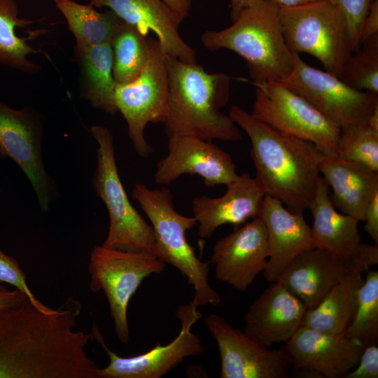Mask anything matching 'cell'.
<instances>
[{
	"instance_id": "obj_1",
	"label": "cell",
	"mask_w": 378,
	"mask_h": 378,
	"mask_svg": "<svg viewBox=\"0 0 378 378\" xmlns=\"http://www.w3.org/2000/svg\"><path fill=\"white\" fill-rule=\"evenodd\" d=\"M228 115L248 135L255 178L265 195L294 213L309 209L320 178L323 152L310 141L284 134L237 105Z\"/></svg>"
},
{
	"instance_id": "obj_2",
	"label": "cell",
	"mask_w": 378,
	"mask_h": 378,
	"mask_svg": "<svg viewBox=\"0 0 378 378\" xmlns=\"http://www.w3.org/2000/svg\"><path fill=\"white\" fill-rule=\"evenodd\" d=\"M165 56L169 94L163 123L167 137L190 135L209 141L241 140L239 127L220 112L230 99V77L208 73L197 63Z\"/></svg>"
},
{
	"instance_id": "obj_3",
	"label": "cell",
	"mask_w": 378,
	"mask_h": 378,
	"mask_svg": "<svg viewBox=\"0 0 378 378\" xmlns=\"http://www.w3.org/2000/svg\"><path fill=\"white\" fill-rule=\"evenodd\" d=\"M232 22L225 29L205 31L201 36L205 48L227 49L240 55L252 83L280 82L290 74L294 52L286 43L278 8L259 0Z\"/></svg>"
},
{
	"instance_id": "obj_4",
	"label": "cell",
	"mask_w": 378,
	"mask_h": 378,
	"mask_svg": "<svg viewBox=\"0 0 378 378\" xmlns=\"http://www.w3.org/2000/svg\"><path fill=\"white\" fill-rule=\"evenodd\" d=\"M132 197L150 221L155 241V256L180 271L195 290L192 300L197 306L218 305L220 295L209 281V262L198 258L186 239V232L197 225L193 216L178 213L173 196L165 186L151 189L136 183Z\"/></svg>"
},
{
	"instance_id": "obj_5",
	"label": "cell",
	"mask_w": 378,
	"mask_h": 378,
	"mask_svg": "<svg viewBox=\"0 0 378 378\" xmlns=\"http://www.w3.org/2000/svg\"><path fill=\"white\" fill-rule=\"evenodd\" d=\"M90 132L97 144L92 186L97 196L105 204L109 218L108 232L102 245L155 255L153 227L132 205L121 182L112 134L101 125L91 127Z\"/></svg>"
},
{
	"instance_id": "obj_6",
	"label": "cell",
	"mask_w": 378,
	"mask_h": 378,
	"mask_svg": "<svg viewBox=\"0 0 378 378\" xmlns=\"http://www.w3.org/2000/svg\"><path fill=\"white\" fill-rule=\"evenodd\" d=\"M286 43L292 52L315 57L325 71L341 78L351 54L347 24L340 9L328 0L279 8Z\"/></svg>"
},
{
	"instance_id": "obj_7",
	"label": "cell",
	"mask_w": 378,
	"mask_h": 378,
	"mask_svg": "<svg viewBox=\"0 0 378 378\" xmlns=\"http://www.w3.org/2000/svg\"><path fill=\"white\" fill-rule=\"evenodd\" d=\"M166 263L155 255L125 251L96 246L91 251L88 263L90 288L103 291L106 296L118 339L124 344L130 341L127 309L132 297L143 280L162 272Z\"/></svg>"
},
{
	"instance_id": "obj_8",
	"label": "cell",
	"mask_w": 378,
	"mask_h": 378,
	"mask_svg": "<svg viewBox=\"0 0 378 378\" xmlns=\"http://www.w3.org/2000/svg\"><path fill=\"white\" fill-rule=\"evenodd\" d=\"M253 84L256 88L253 117L284 134L312 142L325 155H337L338 126L280 82Z\"/></svg>"
},
{
	"instance_id": "obj_9",
	"label": "cell",
	"mask_w": 378,
	"mask_h": 378,
	"mask_svg": "<svg viewBox=\"0 0 378 378\" xmlns=\"http://www.w3.org/2000/svg\"><path fill=\"white\" fill-rule=\"evenodd\" d=\"M150 55L139 76L126 84H117L114 102L125 118L127 132L137 155L148 157L153 151L146 139V125L164 122L167 114L169 78L166 56L157 39L149 37Z\"/></svg>"
},
{
	"instance_id": "obj_10",
	"label": "cell",
	"mask_w": 378,
	"mask_h": 378,
	"mask_svg": "<svg viewBox=\"0 0 378 378\" xmlns=\"http://www.w3.org/2000/svg\"><path fill=\"white\" fill-rule=\"evenodd\" d=\"M320 111L341 130L368 125L378 108V94L355 90L332 74L312 67L294 52L290 74L280 81Z\"/></svg>"
},
{
	"instance_id": "obj_11",
	"label": "cell",
	"mask_w": 378,
	"mask_h": 378,
	"mask_svg": "<svg viewBox=\"0 0 378 378\" xmlns=\"http://www.w3.org/2000/svg\"><path fill=\"white\" fill-rule=\"evenodd\" d=\"M43 117L36 110L13 108L0 102V158H8L18 166L32 186L41 211L46 213L59 192L43 162Z\"/></svg>"
},
{
	"instance_id": "obj_12",
	"label": "cell",
	"mask_w": 378,
	"mask_h": 378,
	"mask_svg": "<svg viewBox=\"0 0 378 378\" xmlns=\"http://www.w3.org/2000/svg\"><path fill=\"white\" fill-rule=\"evenodd\" d=\"M176 317L181 322L178 335L169 344L158 342L143 354L122 357L108 348L95 323L92 325L93 339L104 350L109 363L99 368L98 378H160L181 363L186 358L202 354L205 349L200 337L192 332V326L202 317L197 307L191 300L177 308Z\"/></svg>"
},
{
	"instance_id": "obj_13",
	"label": "cell",
	"mask_w": 378,
	"mask_h": 378,
	"mask_svg": "<svg viewBox=\"0 0 378 378\" xmlns=\"http://www.w3.org/2000/svg\"><path fill=\"white\" fill-rule=\"evenodd\" d=\"M220 357V378H286L293 365L285 346L267 349L216 314L204 318Z\"/></svg>"
},
{
	"instance_id": "obj_14",
	"label": "cell",
	"mask_w": 378,
	"mask_h": 378,
	"mask_svg": "<svg viewBox=\"0 0 378 378\" xmlns=\"http://www.w3.org/2000/svg\"><path fill=\"white\" fill-rule=\"evenodd\" d=\"M268 258L266 226L258 216L218 240L211 262L216 279L244 293L264 272Z\"/></svg>"
},
{
	"instance_id": "obj_15",
	"label": "cell",
	"mask_w": 378,
	"mask_h": 378,
	"mask_svg": "<svg viewBox=\"0 0 378 378\" xmlns=\"http://www.w3.org/2000/svg\"><path fill=\"white\" fill-rule=\"evenodd\" d=\"M168 153L157 164L154 179L168 186L181 175H199L206 187L227 186L238 174L230 155L212 141L184 135L168 138Z\"/></svg>"
},
{
	"instance_id": "obj_16",
	"label": "cell",
	"mask_w": 378,
	"mask_h": 378,
	"mask_svg": "<svg viewBox=\"0 0 378 378\" xmlns=\"http://www.w3.org/2000/svg\"><path fill=\"white\" fill-rule=\"evenodd\" d=\"M330 188L320 176L310 206L313 217L311 231L316 247L340 258L362 262L369 267L378 263V245L361 241L359 220L340 213L330 198Z\"/></svg>"
},
{
	"instance_id": "obj_17",
	"label": "cell",
	"mask_w": 378,
	"mask_h": 378,
	"mask_svg": "<svg viewBox=\"0 0 378 378\" xmlns=\"http://www.w3.org/2000/svg\"><path fill=\"white\" fill-rule=\"evenodd\" d=\"M368 270L370 267L362 262L342 258L314 247L297 255L277 281L302 300L307 309H312L349 274Z\"/></svg>"
},
{
	"instance_id": "obj_18",
	"label": "cell",
	"mask_w": 378,
	"mask_h": 378,
	"mask_svg": "<svg viewBox=\"0 0 378 378\" xmlns=\"http://www.w3.org/2000/svg\"><path fill=\"white\" fill-rule=\"evenodd\" d=\"M306 305L278 281L272 283L246 313L244 330L264 348L288 342L302 326Z\"/></svg>"
},
{
	"instance_id": "obj_19",
	"label": "cell",
	"mask_w": 378,
	"mask_h": 378,
	"mask_svg": "<svg viewBox=\"0 0 378 378\" xmlns=\"http://www.w3.org/2000/svg\"><path fill=\"white\" fill-rule=\"evenodd\" d=\"M294 367L312 369L323 378H344L358 363L364 346L344 335L301 326L284 346Z\"/></svg>"
},
{
	"instance_id": "obj_20",
	"label": "cell",
	"mask_w": 378,
	"mask_h": 378,
	"mask_svg": "<svg viewBox=\"0 0 378 378\" xmlns=\"http://www.w3.org/2000/svg\"><path fill=\"white\" fill-rule=\"evenodd\" d=\"M226 186L225 193L220 197L203 195L192 200V216L202 239L210 238L223 225L231 224L237 228L260 216L265 194L255 177L244 172Z\"/></svg>"
},
{
	"instance_id": "obj_21",
	"label": "cell",
	"mask_w": 378,
	"mask_h": 378,
	"mask_svg": "<svg viewBox=\"0 0 378 378\" xmlns=\"http://www.w3.org/2000/svg\"><path fill=\"white\" fill-rule=\"evenodd\" d=\"M94 7H107L141 34L153 32L165 55L188 63H197L196 52L182 38L183 21L163 0H90Z\"/></svg>"
},
{
	"instance_id": "obj_22",
	"label": "cell",
	"mask_w": 378,
	"mask_h": 378,
	"mask_svg": "<svg viewBox=\"0 0 378 378\" xmlns=\"http://www.w3.org/2000/svg\"><path fill=\"white\" fill-rule=\"evenodd\" d=\"M259 216L266 226L269 246L263 274L273 283L297 255L316 245L303 213L289 211L280 200L265 195Z\"/></svg>"
},
{
	"instance_id": "obj_23",
	"label": "cell",
	"mask_w": 378,
	"mask_h": 378,
	"mask_svg": "<svg viewBox=\"0 0 378 378\" xmlns=\"http://www.w3.org/2000/svg\"><path fill=\"white\" fill-rule=\"evenodd\" d=\"M319 171L332 188L330 198L335 208L364 221L366 208L378 191V172L337 155H324Z\"/></svg>"
},
{
	"instance_id": "obj_24",
	"label": "cell",
	"mask_w": 378,
	"mask_h": 378,
	"mask_svg": "<svg viewBox=\"0 0 378 378\" xmlns=\"http://www.w3.org/2000/svg\"><path fill=\"white\" fill-rule=\"evenodd\" d=\"M74 59L79 68L83 98L92 107L115 115L118 112L114 102L117 83L113 74L111 44H76Z\"/></svg>"
},
{
	"instance_id": "obj_25",
	"label": "cell",
	"mask_w": 378,
	"mask_h": 378,
	"mask_svg": "<svg viewBox=\"0 0 378 378\" xmlns=\"http://www.w3.org/2000/svg\"><path fill=\"white\" fill-rule=\"evenodd\" d=\"M363 272L354 271L337 284L314 308L307 309L302 326L330 335L343 334L350 324Z\"/></svg>"
},
{
	"instance_id": "obj_26",
	"label": "cell",
	"mask_w": 378,
	"mask_h": 378,
	"mask_svg": "<svg viewBox=\"0 0 378 378\" xmlns=\"http://www.w3.org/2000/svg\"><path fill=\"white\" fill-rule=\"evenodd\" d=\"M18 7L15 0H0V64L28 74L39 71L40 66L29 59L30 55L41 53L50 59L41 50H36L27 41L46 31H31L28 37H20L16 28L26 27L34 22L18 17Z\"/></svg>"
},
{
	"instance_id": "obj_27",
	"label": "cell",
	"mask_w": 378,
	"mask_h": 378,
	"mask_svg": "<svg viewBox=\"0 0 378 378\" xmlns=\"http://www.w3.org/2000/svg\"><path fill=\"white\" fill-rule=\"evenodd\" d=\"M55 2L66 18L76 44L111 43L125 22L112 10L100 13L91 4L83 5L72 0H55Z\"/></svg>"
},
{
	"instance_id": "obj_28",
	"label": "cell",
	"mask_w": 378,
	"mask_h": 378,
	"mask_svg": "<svg viewBox=\"0 0 378 378\" xmlns=\"http://www.w3.org/2000/svg\"><path fill=\"white\" fill-rule=\"evenodd\" d=\"M113 74L117 84L135 80L146 66L150 55L149 37L125 22L111 41Z\"/></svg>"
},
{
	"instance_id": "obj_29",
	"label": "cell",
	"mask_w": 378,
	"mask_h": 378,
	"mask_svg": "<svg viewBox=\"0 0 378 378\" xmlns=\"http://www.w3.org/2000/svg\"><path fill=\"white\" fill-rule=\"evenodd\" d=\"M365 346L378 342V272L368 270L360 287L352 320L343 333Z\"/></svg>"
},
{
	"instance_id": "obj_30",
	"label": "cell",
	"mask_w": 378,
	"mask_h": 378,
	"mask_svg": "<svg viewBox=\"0 0 378 378\" xmlns=\"http://www.w3.org/2000/svg\"><path fill=\"white\" fill-rule=\"evenodd\" d=\"M341 79L355 90L378 94V35L351 52L344 66Z\"/></svg>"
},
{
	"instance_id": "obj_31",
	"label": "cell",
	"mask_w": 378,
	"mask_h": 378,
	"mask_svg": "<svg viewBox=\"0 0 378 378\" xmlns=\"http://www.w3.org/2000/svg\"><path fill=\"white\" fill-rule=\"evenodd\" d=\"M337 155L378 172V130L368 125L341 130Z\"/></svg>"
},
{
	"instance_id": "obj_32",
	"label": "cell",
	"mask_w": 378,
	"mask_h": 378,
	"mask_svg": "<svg viewBox=\"0 0 378 378\" xmlns=\"http://www.w3.org/2000/svg\"><path fill=\"white\" fill-rule=\"evenodd\" d=\"M344 15L347 24L351 52L358 50L364 18L373 0H328Z\"/></svg>"
},
{
	"instance_id": "obj_33",
	"label": "cell",
	"mask_w": 378,
	"mask_h": 378,
	"mask_svg": "<svg viewBox=\"0 0 378 378\" xmlns=\"http://www.w3.org/2000/svg\"><path fill=\"white\" fill-rule=\"evenodd\" d=\"M0 283H6L23 293L39 309L46 313H53L52 309L40 302L32 293L27 284L26 275L18 261L0 249Z\"/></svg>"
},
{
	"instance_id": "obj_34",
	"label": "cell",
	"mask_w": 378,
	"mask_h": 378,
	"mask_svg": "<svg viewBox=\"0 0 378 378\" xmlns=\"http://www.w3.org/2000/svg\"><path fill=\"white\" fill-rule=\"evenodd\" d=\"M378 347L370 344L364 347L356 366L344 378H377Z\"/></svg>"
},
{
	"instance_id": "obj_35",
	"label": "cell",
	"mask_w": 378,
	"mask_h": 378,
	"mask_svg": "<svg viewBox=\"0 0 378 378\" xmlns=\"http://www.w3.org/2000/svg\"><path fill=\"white\" fill-rule=\"evenodd\" d=\"M375 35H378V0L372 1L364 18L360 36V46Z\"/></svg>"
},
{
	"instance_id": "obj_36",
	"label": "cell",
	"mask_w": 378,
	"mask_h": 378,
	"mask_svg": "<svg viewBox=\"0 0 378 378\" xmlns=\"http://www.w3.org/2000/svg\"><path fill=\"white\" fill-rule=\"evenodd\" d=\"M365 230L375 244H378V191L371 198L365 214Z\"/></svg>"
},
{
	"instance_id": "obj_37",
	"label": "cell",
	"mask_w": 378,
	"mask_h": 378,
	"mask_svg": "<svg viewBox=\"0 0 378 378\" xmlns=\"http://www.w3.org/2000/svg\"><path fill=\"white\" fill-rule=\"evenodd\" d=\"M27 298L26 295L15 288L10 290L0 286V309L16 305Z\"/></svg>"
},
{
	"instance_id": "obj_38",
	"label": "cell",
	"mask_w": 378,
	"mask_h": 378,
	"mask_svg": "<svg viewBox=\"0 0 378 378\" xmlns=\"http://www.w3.org/2000/svg\"><path fill=\"white\" fill-rule=\"evenodd\" d=\"M183 20L191 8L192 0H163Z\"/></svg>"
},
{
	"instance_id": "obj_39",
	"label": "cell",
	"mask_w": 378,
	"mask_h": 378,
	"mask_svg": "<svg viewBox=\"0 0 378 378\" xmlns=\"http://www.w3.org/2000/svg\"><path fill=\"white\" fill-rule=\"evenodd\" d=\"M268 3L279 8H294L306 6L321 0H265Z\"/></svg>"
},
{
	"instance_id": "obj_40",
	"label": "cell",
	"mask_w": 378,
	"mask_h": 378,
	"mask_svg": "<svg viewBox=\"0 0 378 378\" xmlns=\"http://www.w3.org/2000/svg\"><path fill=\"white\" fill-rule=\"evenodd\" d=\"M259 0H230V17L234 21L239 13L245 8L249 7Z\"/></svg>"
},
{
	"instance_id": "obj_41",
	"label": "cell",
	"mask_w": 378,
	"mask_h": 378,
	"mask_svg": "<svg viewBox=\"0 0 378 378\" xmlns=\"http://www.w3.org/2000/svg\"><path fill=\"white\" fill-rule=\"evenodd\" d=\"M293 377H303V378H323L322 375L318 372L303 367H294L291 372Z\"/></svg>"
}]
</instances>
